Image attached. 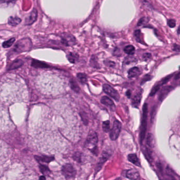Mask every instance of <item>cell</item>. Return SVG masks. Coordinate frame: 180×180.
Segmentation results:
<instances>
[{
	"label": "cell",
	"mask_w": 180,
	"mask_h": 180,
	"mask_svg": "<svg viewBox=\"0 0 180 180\" xmlns=\"http://www.w3.org/2000/svg\"><path fill=\"white\" fill-rule=\"evenodd\" d=\"M98 141V139L97 133L96 132H90L87 136L85 146L87 149H88L90 151L94 153V154L97 155L96 151H98L97 149Z\"/></svg>",
	"instance_id": "obj_1"
},
{
	"label": "cell",
	"mask_w": 180,
	"mask_h": 180,
	"mask_svg": "<svg viewBox=\"0 0 180 180\" xmlns=\"http://www.w3.org/2000/svg\"><path fill=\"white\" fill-rule=\"evenodd\" d=\"M148 106L147 104H144L143 107V115H142V123L140 131V143L142 144L143 141L145 138L146 132L147 131V119Z\"/></svg>",
	"instance_id": "obj_2"
},
{
	"label": "cell",
	"mask_w": 180,
	"mask_h": 180,
	"mask_svg": "<svg viewBox=\"0 0 180 180\" xmlns=\"http://www.w3.org/2000/svg\"><path fill=\"white\" fill-rule=\"evenodd\" d=\"M31 41L29 39H21L14 46V50L17 53L28 51L31 49Z\"/></svg>",
	"instance_id": "obj_3"
},
{
	"label": "cell",
	"mask_w": 180,
	"mask_h": 180,
	"mask_svg": "<svg viewBox=\"0 0 180 180\" xmlns=\"http://www.w3.org/2000/svg\"><path fill=\"white\" fill-rule=\"evenodd\" d=\"M62 173L67 179H69L75 177L76 170L71 164H66L62 167Z\"/></svg>",
	"instance_id": "obj_4"
},
{
	"label": "cell",
	"mask_w": 180,
	"mask_h": 180,
	"mask_svg": "<svg viewBox=\"0 0 180 180\" xmlns=\"http://www.w3.org/2000/svg\"><path fill=\"white\" fill-rule=\"evenodd\" d=\"M121 124L120 121L115 120L113 128L110 133V138L112 141H116L118 139L121 131Z\"/></svg>",
	"instance_id": "obj_5"
},
{
	"label": "cell",
	"mask_w": 180,
	"mask_h": 180,
	"mask_svg": "<svg viewBox=\"0 0 180 180\" xmlns=\"http://www.w3.org/2000/svg\"><path fill=\"white\" fill-rule=\"evenodd\" d=\"M103 89L104 92L108 95L109 96L113 98L116 101H118L120 98L119 95L117 91L115 90L114 88L108 84H104L103 86Z\"/></svg>",
	"instance_id": "obj_6"
},
{
	"label": "cell",
	"mask_w": 180,
	"mask_h": 180,
	"mask_svg": "<svg viewBox=\"0 0 180 180\" xmlns=\"http://www.w3.org/2000/svg\"><path fill=\"white\" fill-rule=\"evenodd\" d=\"M62 43L66 46H73L76 43V40L73 35L65 33L62 35Z\"/></svg>",
	"instance_id": "obj_7"
},
{
	"label": "cell",
	"mask_w": 180,
	"mask_h": 180,
	"mask_svg": "<svg viewBox=\"0 0 180 180\" xmlns=\"http://www.w3.org/2000/svg\"><path fill=\"white\" fill-rule=\"evenodd\" d=\"M110 156H111V155L107 152H106V151L103 152L102 154H101V156L100 157V159L99 160L98 162L97 163L96 167V169H95L96 174L98 173L101 170V169L102 168L104 163H105L108 159H109Z\"/></svg>",
	"instance_id": "obj_8"
},
{
	"label": "cell",
	"mask_w": 180,
	"mask_h": 180,
	"mask_svg": "<svg viewBox=\"0 0 180 180\" xmlns=\"http://www.w3.org/2000/svg\"><path fill=\"white\" fill-rule=\"evenodd\" d=\"M126 177L131 180H138L139 177V173L135 169L127 170L126 172Z\"/></svg>",
	"instance_id": "obj_9"
},
{
	"label": "cell",
	"mask_w": 180,
	"mask_h": 180,
	"mask_svg": "<svg viewBox=\"0 0 180 180\" xmlns=\"http://www.w3.org/2000/svg\"><path fill=\"white\" fill-rule=\"evenodd\" d=\"M37 16H38L37 10L35 9H34L32 11L30 14L25 19V24L27 25H31L33 23H34L37 19Z\"/></svg>",
	"instance_id": "obj_10"
},
{
	"label": "cell",
	"mask_w": 180,
	"mask_h": 180,
	"mask_svg": "<svg viewBox=\"0 0 180 180\" xmlns=\"http://www.w3.org/2000/svg\"><path fill=\"white\" fill-rule=\"evenodd\" d=\"M173 89V87L172 86H170L163 87V89L161 91L159 96V101H162L163 99H164L167 96V95Z\"/></svg>",
	"instance_id": "obj_11"
},
{
	"label": "cell",
	"mask_w": 180,
	"mask_h": 180,
	"mask_svg": "<svg viewBox=\"0 0 180 180\" xmlns=\"http://www.w3.org/2000/svg\"><path fill=\"white\" fill-rule=\"evenodd\" d=\"M142 91H139L132 99V104L134 107L138 108L142 99Z\"/></svg>",
	"instance_id": "obj_12"
},
{
	"label": "cell",
	"mask_w": 180,
	"mask_h": 180,
	"mask_svg": "<svg viewBox=\"0 0 180 180\" xmlns=\"http://www.w3.org/2000/svg\"><path fill=\"white\" fill-rule=\"evenodd\" d=\"M101 103L105 106L109 107L111 109H114L115 108V104L110 98L107 96H103L101 99Z\"/></svg>",
	"instance_id": "obj_13"
},
{
	"label": "cell",
	"mask_w": 180,
	"mask_h": 180,
	"mask_svg": "<svg viewBox=\"0 0 180 180\" xmlns=\"http://www.w3.org/2000/svg\"><path fill=\"white\" fill-rule=\"evenodd\" d=\"M141 73V71L138 67H133L128 70V77L129 78H134L136 77L139 76Z\"/></svg>",
	"instance_id": "obj_14"
},
{
	"label": "cell",
	"mask_w": 180,
	"mask_h": 180,
	"mask_svg": "<svg viewBox=\"0 0 180 180\" xmlns=\"http://www.w3.org/2000/svg\"><path fill=\"white\" fill-rule=\"evenodd\" d=\"M128 159L129 162H131L135 165L139 166V167H141V163H140L139 158L137 157V156L135 154H129L128 156Z\"/></svg>",
	"instance_id": "obj_15"
},
{
	"label": "cell",
	"mask_w": 180,
	"mask_h": 180,
	"mask_svg": "<svg viewBox=\"0 0 180 180\" xmlns=\"http://www.w3.org/2000/svg\"><path fill=\"white\" fill-rule=\"evenodd\" d=\"M154 142H155L154 139V136L152 134L149 133L147 134V138H146V145L147 146V147L150 149H152L154 146V144H155Z\"/></svg>",
	"instance_id": "obj_16"
},
{
	"label": "cell",
	"mask_w": 180,
	"mask_h": 180,
	"mask_svg": "<svg viewBox=\"0 0 180 180\" xmlns=\"http://www.w3.org/2000/svg\"><path fill=\"white\" fill-rule=\"evenodd\" d=\"M32 66L36 68H47L49 67V66L45 63H43L38 60H33L32 63Z\"/></svg>",
	"instance_id": "obj_17"
},
{
	"label": "cell",
	"mask_w": 180,
	"mask_h": 180,
	"mask_svg": "<svg viewBox=\"0 0 180 180\" xmlns=\"http://www.w3.org/2000/svg\"><path fill=\"white\" fill-rule=\"evenodd\" d=\"M21 22V19L18 17H10L8 20V23L12 26H16L20 23Z\"/></svg>",
	"instance_id": "obj_18"
},
{
	"label": "cell",
	"mask_w": 180,
	"mask_h": 180,
	"mask_svg": "<svg viewBox=\"0 0 180 180\" xmlns=\"http://www.w3.org/2000/svg\"><path fill=\"white\" fill-rule=\"evenodd\" d=\"M144 155L146 158L149 161V162H152L153 160L152 151V149H150L148 147H146L145 151L144 152Z\"/></svg>",
	"instance_id": "obj_19"
},
{
	"label": "cell",
	"mask_w": 180,
	"mask_h": 180,
	"mask_svg": "<svg viewBox=\"0 0 180 180\" xmlns=\"http://www.w3.org/2000/svg\"><path fill=\"white\" fill-rule=\"evenodd\" d=\"M23 64V62L22 60H21V59H17L15 60L14 62L11 65L9 69L13 70L17 69L20 67Z\"/></svg>",
	"instance_id": "obj_20"
},
{
	"label": "cell",
	"mask_w": 180,
	"mask_h": 180,
	"mask_svg": "<svg viewBox=\"0 0 180 180\" xmlns=\"http://www.w3.org/2000/svg\"><path fill=\"white\" fill-rule=\"evenodd\" d=\"M35 159H37V161H41V162H45V163H49L54 159L53 157H48V156H35Z\"/></svg>",
	"instance_id": "obj_21"
},
{
	"label": "cell",
	"mask_w": 180,
	"mask_h": 180,
	"mask_svg": "<svg viewBox=\"0 0 180 180\" xmlns=\"http://www.w3.org/2000/svg\"><path fill=\"white\" fill-rule=\"evenodd\" d=\"M77 77L79 80L80 83L81 84H85L87 81V77L85 73H78L77 75Z\"/></svg>",
	"instance_id": "obj_22"
},
{
	"label": "cell",
	"mask_w": 180,
	"mask_h": 180,
	"mask_svg": "<svg viewBox=\"0 0 180 180\" xmlns=\"http://www.w3.org/2000/svg\"><path fill=\"white\" fill-rule=\"evenodd\" d=\"M124 50L126 54L130 55H133L135 53V47L133 45H128L125 47Z\"/></svg>",
	"instance_id": "obj_23"
},
{
	"label": "cell",
	"mask_w": 180,
	"mask_h": 180,
	"mask_svg": "<svg viewBox=\"0 0 180 180\" xmlns=\"http://www.w3.org/2000/svg\"><path fill=\"white\" fill-rule=\"evenodd\" d=\"M67 58L70 63H74L78 58V56L73 53L70 52L69 53V55H67Z\"/></svg>",
	"instance_id": "obj_24"
},
{
	"label": "cell",
	"mask_w": 180,
	"mask_h": 180,
	"mask_svg": "<svg viewBox=\"0 0 180 180\" xmlns=\"http://www.w3.org/2000/svg\"><path fill=\"white\" fill-rule=\"evenodd\" d=\"M15 41V39L14 38L10 39V40H7V41L4 42L3 43V44H2V46H3V47L4 48H9V47H10L11 46H12V45H13V44L14 43Z\"/></svg>",
	"instance_id": "obj_25"
},
{
	"label": "cell",
	"mask_w": 180,
	"mask_h": 180,
	"mask_svg": "<svg viewBox=\"0 0 180 180\" xmlns=\"http://www.w3.org/2000/svg\"><path fill=\"white\" fill-rule=\"evenodd\" d=\"M161 86V84L159 83V84H157L155 86H154L153 87L151 91V93H150L149 96H153L154 95H155L156 94V93L159 90Z\"/></svg>",
	"instance_id": "obj_26"
},
{
	"label": "cell",
	"mask_w": 180,
	"mask_h": 180,
	"mask_svg": "<svg viewBox=\"0 0 180 180\" xmlns=\"http://www.w3.org/2000/svg\"><path fill=\"white\" fill-rule=\"evenodd\" d=\"M70 84H71V87L72 89L76 91V93H79L80 91L79 87L78 86L77 83H76L75 81L71 80L70 81Z\"/></svg>",
	"instance_id": "obj_27"
},
{
	"label": "cell",
	"mask_w": 180,
	"mask_h": 180,
	"mask_svg": "<svg viewBox=\"0 0 180 180\" xmlns=\"http://www.w3.org/2000/svg\"><path fill=\"white\" fill-rule=\"evenodd\" d=\"M103 129L104 132L106 133L109 131L110 130V122L109 121H104L103 123Z\"/></svg>",
	"instance_id": "obj_28"
},
{
	"label": "cell",
	"mask_w": 180,
	"mask_h": 180,
	"mask_svg": "<svg viewBox=\"0 0 180 180\" xmlns=\"http://www.w3.org/2000/svg\"><path fill=\"white\" fill-rule=\"evenodd\" d=\"M97 61V59L96 58V57H95V55H93L90 59V65L95 68H97V67H98V64Z\"/></svg>",
	"instance_id": "obj_29"
},
{
	"label": "cell",
	"mask_w": 180,
	"mask_h": 180,
	"mask_svg": "<svg viewBox=\"0 0 180 180\" xmlns=\"http://www.w3.org/2000/svg\"><path fill=\"white\" fill-rule=\"evenodd\" d=\"M40 170L41 171V173L45 175H47L50 173V170H49L47 166L45 165H41L40 166Z\"/></svg>",
	"instance_id": "obj_30"
},
{
	"label": "cell",
	"mask_w": 180,
	"mask_h": 180,
	"mask_svg": "<svg viewBox=\"0 0 180 180\" xmlns=\"http://www.w3.org/2000/svg\"><path fill=\"white\" fill-rule=\"evenodd\" d=\"M135 59V58L133 56L129 55V56L125 58L124 63V64H126V65L127 64H130L131 63H133Z\"/></svg>",
	"instance_id": "obj_31"
},
{
	"label": "cell",
	"mask_w": 180,
	"mask_h": 180,
	"mask_svg": "<svg viewBox=\"0 0 180 180\" xmlns=\"http://www.w3.org/2000/svg\"><path fill=\"white\" fill-rule=\"evenodd\" d=\"M141 35V32L139 30H137L135 31V32H134V35H135L136 39L137 41L139 42H141V38H140Z\"/></svg>",
	"instance_id": "obj_32"
},
{
	"label": "cell",
	"mask_w": 180,
	"mask_h": 180,
	"mask_svg": "<svg viewBox=\"0 0 180 180\" xmlns=\"http://www.w3.org/2000/svg\"><path fill=\"white\" fill-rule=\"evenodd\" d=\"M167 24L170 28H174L176 25V21L174 19H170L167 21Z\"/></svg>",
	"instance_id": "obj_33"
},
{
	"label": "cell",
	"mask_w": 180,
	"mask_h": 180,
	"mask_svg": "<svg viewBox=\"0 0 180 180\" xmlns=\"http://www.w3.org/2000/svg\"><path fill=\"white\" fill-rule=\"evenodd\" d=\"M152 79V77L149 75H146L144 77V78H143V79L142 80V82H141V85L142 84H144V83H146V81H149L150 80Z\"/></svg>",
	"instance_id": "obj_34"
},
{
	"label": "cell",
	"mask_w": 180,
	"mask_h": 180,
	"mask_svg": "<svg viewBox=\"0 0 180 180\" xmlns=\"http://www.w3.org/2000/svg\"><path fill=\"white\" fill-rule=\"evenodd\" d=\"M172 77V75H170V76H168L166 77H165L164 79H163L162 81H161V83H160L161 84V85L162 86V85H164V84H165V83H167L169 81V80L171 78V77Z\"/></svg>",
	"instance_id": "obj_35"
},
{
	"label": "cell",
	"mask_w": 180,
	"mask_h": 180,
	"mask_svg": "<svg viewBox=\"0 0 180 180\" xmlns=\"http://www.w3.org/2000/svg\"><path fill=\"white\" fill-rule=\"evenodd\" d=\"M81 154H80V153L78 152L75 153L74 154V156H73V159H75V161H76L78 162H80V159H81Z\"/></svg>",
	"instance_id": "obj_36"
},
{
	"label": "cell",
	"mask_w": 180,
	"mask_h": 180,
	"mask_svg": "<svg viewBox=\"0 0 180 180\" xmlns=\"http://www.w3.org/2000/svg\"><path fill=\"white\" fill-rule=\"evenodd\" d=\"M145 17H142V18H141V19L139 20V22H138V23H137V26H141L142 25H143V24L145 23Z\"/></svg>",
	"instance_id": "obj_37"
},
{
	"label": "cell",
	"mask_w": 180,
	"mask_h": 180,
	"mask_svg": "<svg viewBox=\"0 0 180 180\" xmlns=\"http://www.w3.org/2000/svg\"><path fill=\"white\" fill-rule=\"evenodd\" d=\"M151 57V54L149 53H144V54L143 55V59H144V60H147L149 59Z\"/></svg>",
	"instance_id": "obj_38"
},
{
	"label": "cell",
	"mask_w": 180,
	"mask_h": 180,
	"mask_svg": "<svg viewBox=\"0 0 180 180\" xmlns=\"http://www.w3.org/2000/svg\"><path fill=\"white\" fill-rule=\"evenodd\" d=\"M105 64L107 66L111 67H114L115 66V63L114 62L111 61H107V63H105Z\"/></svg>",
	"instance_id": "obj_39"
},
{
	"label": "cell",
	"mask_w": 180,
	"mask_h": 180,
	"mask_svg": "<svg viewBox=\"0 0 180 180\" xmlns=\"http://www.w3.org/2000/svg\"><path fill=\"white\" fill-rule=\"evenodd\" d=\"M173 50L174 51H177V52H179L180 51V46L177 45V44H175L173 45Z\"/></svg>",
	"instance_id": "obj_40"
},
{
	"label": "cell",
	"mask_w": 180,
	"mask_h": 180,
	"mask_svg": "<svg viewBox=\"0 0 180 180\" xmlns=\"http://www.w3.org/2000/svg\"><path fill=\"white\" fill-rule=\"evenodd\" d=\"M126 95L128 97V98H130L131 96V92L130 90H128L127 92H126Z\"/></svg>",
	"instance_id": "obj_41"
},
{
	"label": "cell",
	"mask_w": 180,
	"mask_h": 180,
	"mask_svg": "<svg viewBox=\"0 0 180 180\" xmlns=\"http://www.w3.org/2000/svg\"><path fill=\"white\" fill-rule=\"evenodd\" d=\"M40 180H45V177H40Z\"/></svg>",
	"instance_id": "obj_42"
},
{
	"label": "cell",
	"mask_w": 180,
	"mask_h": 180,
	"mask_svg": "<svg viewBox=\"0 0 180 180\" xmlns=\"http://www.w3.org/2000/svg\"><path fill=\"white\" fill-rule=\"evenodd\" d=\"M179 31H180V29H179V28H178V29H177V34H178V35H179V34H180Z\"/></svg>",
	"instance_id": "obj_43"
},
{
	"label": "cell",
	"mask_w": 180,
	"mask_h": 180,
	"mask_svg": "<svg viewBox=\"0 0 180 180\" xmlns=\"http://www.w3.org/2000/svg\"><path fill=\"white\" fill-rule=\"evenodd\" d=\"M114 180H121V179L120 178H117V179H115Z\"/></svg>",
	"instance_id": "obj_44"
}]
</instances>
